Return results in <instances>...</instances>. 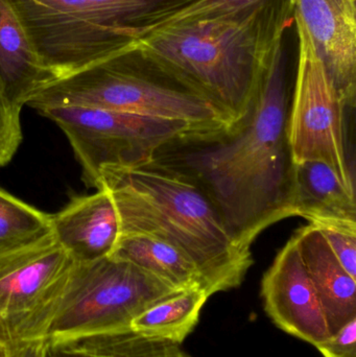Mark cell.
Here are the masks:
<instances>
[{"label": "cell", "instance_id": "obj_1", "mask_svg": "<svg viewBox=\"0 0 356 357\" xmlns=\"http://www.w3.org/2000/svg\"><path fill=\"white\" fill-rule=\"evenodd\" d=\"M288 113L282 40L272 52L242 129L183 158L215 202L236 243L246 251H251L257 237L272 225L294 216Z\"/></svg>", "mask_w": 356, "mask_h": 357}, {"label": "cell", "instance_id": "obj_2", "mask_svg": "<svg viewBox=\"0 0 356 357\" xmlns=\"http://www.w3.org/2000/svg\"><path fill=\"white\" fill-rule=\"evenodd\" d=\"M294 20L292 0L213 20L154 31L136 45L167 81L210 102L236 133L250 115L276 45Z\"/></svg>", "mask_w": 356, "mask_h": 357}, {"label": "cell", "instance_id": "obj_3", "mask_svg": "<svg viewBox=\"0 0 356 357\" xmlns=\"http://www.w3.org/2000/svg\"><path fill=\"white\" fill-rule=\"evenodd\" d=\"M110 191L123 235H148L179 248L196 264L209 296L236 289L252 266L202 185L154 160L106 167L98 187ZM119 236V237H121Z\"/></svg>", "mask_w": 356, "mask_h": 357}, {"label": "cell", "instance_id": "obj_4", "mask_svg": "<svg viewBox=\"0 0 356 357\" xmlns=\"http://www.w3.org/2000/svg\"><path fill=\"white\" fill-rule=\"evenodd\" d=\"M43 64L60 77L135 47L188 0H10Z\"/></svg>", "mask_w": 356, "mask_h": 357}, {"label": "cell", "instance_id": "obj_5", "mask_svg": "<svg viewBox=\"0 0 356 357\" xmlns=\"http://www.w3.org/2000/svg\"><path fill=\"white\" fill-rule=\"evenodd\" d=\"M27 106L37 111L89 107L179 121L204 134L211 144L236 133L231 119L215 105L176 84L161 82L136 46L56 79L36 93Z\"/></svg>", "mask_w": 356, "mask_h": 357}, {"label": "cell", "instance_id": "obj_6", "mask_svg": "<svg viewBox=\"0 0 356 357\" xmlns=\"http://www.w3.org/2000/svg\"><path fill=\"white\" fill-rule=\"evenodd\" d=\"M179 293L139 266L114 256L72 261L63 279L45 340L130 329L148 308Z\"/></svg>", "mask_w": 356, "mask_h": 357}, {"label": "cell", "instance_id": "obj_7", "mask_svg": "<svg viewBox=\"0 0 356 357\" xmlns=\"http://www.w3.org/2000/svg\"><path fill=\"white\" fill-rule=\"evenodd\" d=\"M68 139L89 188L98 187L106 167H133L156 158L163 146L211 144L190 125L89 107H52L39 111Z\"/></svg>", "mask_w": 356, "mask_h": 357}, {"label": "cell", "instance_id": "obj_8", "mask_svg": "<svg viewBox=\"0 0 356 357\" xmlns=\"http://www.w3.org/2000/svg\"><path fill=\"white\" fill-rule=\"evenodd\" d=\"M299 54L286 136L293 165L322 161L355 190L345 134V106L303 21L294 14Z\"/></svg>", "mask_w": 356, "mask_h": 357}, {"label": "cell", "instance_id": "obj_9", "mask_svg": "<svg viewBox=\"0 0 356 357\" xmlns=\"http://www.w3.org/2000/svg\"><path fill=\"white\" fill-rule=\"evenodd\" d=\"M72 260L52 238L0 255V344L45 340L63 279Z\"/></svg>", "mask_w": 356, "mask_h": 357}, {"label": "cell", "instance_id": "obj_10", "mask_svg": "<svg viewBox=\"0 0 356 357\" xmlns=\"http://www.w3.org/2000/svg\"><path fill=\"white\" fill-rule=\"evenodd\" d=\"M261 294L265 312L278 328L315 347L332 337L319 296L301 258L296 233L263 275Z\"/></svg>", "mask_w": 356, "mask_h": 357}, {"label": "cell", "instance_id": "obj_11", "mask_svg": "<svg viewBox=\"0 0 356 357\" xmlns=\"http://www.w3.org/2000/svg\"><path fill=\"white\" fill-rule=\"evenodd\" d=\"M52 222L54 239L75 262L112 255L121 236L118 212L105 187L93 195L72 197L52 214Z\"/></svg>", "mask_w": 356, "mask_h": 357}, {"label": "cell", "instance_id": "obj_12", "mask_svg": "<svg viewBox=\"0 0 356 357\" xmlns=\"http://www.w3.org/2000/svg\"><path fill=\"white\" fill-rule=\"evenodd\" d=\"M345 106L355 107L356 17L338 0H292Z\"/></svg>", "mask_w": 356, "mask_h": 357}, {"label": "cell", "instance_id": "obj_13", "mask_svg": "<svg viewBox=\"0 0 356 357\" xmlns=\"http://www.w3.org/2000/svg\"><path fill=\"white\" fill-rule=\"evenodd\" d=\"M299 250L319 296L330 335L356 319V279L341 266L320 231L313 225L296 231Z\"/></svg>", "mask_w": 356, "mask_h": 357}, {"label": "cell", "instance_id": "obj_14", "mask_svg": "<svg viewBox=\"0 0 356 357\" xmlns=\"http://www.w3.org/2000/svg\"><path fill=\"white\" fill-rule=\"evenodd\" d=\"M58 79L38 56L10 0H0V90L17 108Z\"/></svg>", "mask_w": 356, "mask_h": 357}, {"label": "cell", "instance_id": "obj_15", "mask_svg": "<svg viewBox=\"0 0 356 357\" xmlns=\"http://www.w3.org/2000/svg\"><path fill=\"white\" fill-rule=\"evenodd\" d=\"M291 206L294 216L305 218L311 225L356 222L355 190L322 161L293 165Z\"/></svg>", "mask_w": 356, "mask_h": 357}, {"label": "cell", "instance_id": "obj_16", "mask_svg": "<svg viewBox=\"0 0 356 357\" xmlns=\"http://www.w3.org/2000/svg\"><path fill=\"white\" fill-rule=\"evenodd\" d=\"M111 256L139 266L177 291L204 289L194 262L179 248L162 239L148 235H123Z\"/></svg>", "mask_w": 356, "mask_h": 357}, {"label": "cell", "instance_id": "obj_17", "mask_svg": "<svg viewBox=\"0 0 356 357\" xmlns=\"http://www.w3.org/2000/svg\"><path fill=\"white\" fill-rule=\"evenodd\" d=\"M45 357H192L182 348L133 329L47 342Z\"/></svg>", "mask_w": 356, "mask_h": 357}, {"label": "cell", "instance_id": "obj_18", "mask_svg": "<svg viewBox=\"0 0 356 357\" xmlns=\"http://www.w3.org/2000/svg\"><path fill=\"white\" fill-rule=\"evenodd\" d=\"M209 297L204 289L181 291L148 308L133 321L131 329L182 344L198 325L201 310Z\"/></svg>", "mask_w": 356, "mask_h": 357}, {"label": "cell", "instance_id": "obj_19", "mask_svg": "<svg viewBox=\"0 0 356 357\" xmlns=\"http://www.w3.org/2000/svg\"><path fill=\"white\" fill-rule=\"evenodd\" d=\"M52 238V214L0 188V255L29 249Z\"/></svg>", "mask_w": 356, "mask_h": 357}, {"label": "cell", "instance_id": "obj_20", "mask_svg": "<svg viewBox=\"0 0 356 357\" xmlns=\"http://www.w3.org/2000/svg\"><path fill=\"white\" fill-rule=\"evenodd\" d=\"M284 1L286 0H188L186 3L157 19L148 27L146 36L173 25L233 16Z\"/></svg>", "mask_w": 356, "mask_h": 357}, {"label": "cell", "instance_id": "obj_21", "mask_svg": "<svg viewBox=\"0 0 356 357\" xmlns=\"http://www.w3.org/2000/svg\"><path fill=\"white\" fill-rule=\"evenodd\" d=\"M321 233L344 270L356 279V222L313 225Z\"/></svg>", "mask_w": 356, "mask_h": 357}, {"label": "cell", "instance_id": "obj_22", "mask_svg": "<svg viewBox=\"0 0 356 357\" xmlns=\"http://www.w3.org/2000/svg\"><path fill=\"white\" fill-rule=\"evenodd\" d=\"M21 109L15 107L0 90V167L10 162L22 142Z\"/></svg>", "mask_w": 356, "mask_h": 357}, {"label": "cell", "instance_id": "obj_23", "mask_svg": "<svg viewBox=\"0 0 356 357\" xmlns=\"http://www.w3.org/2000/svg\"><path fill=\"white\" fill-rule=\"evenodd\" d=\"M316 348L324 357H356V319Z\"/></svg>", "mask_w": 356, "mask_h": 357}, {"label": "cell", "instance_id": "obj_24", "mask_svg": "<svg viewBox=\"0 0 356 357\" xmlns=\"http://www.w3.org/2000/svg\"><path fill=\"white\" fill-rule=\"evenodd\" d=\"M47 341L33 340L6 347V357H45Z\"/></svg>", "mask_w": 356, "mask_h": 357}, {"label": "cell", "instance_id": "obj_25", "mask_svg": "<svg viewBox=\"0 0 356 357\" xmlns=\"http://www.w3.org/2000/svg\"><path fill=\"white\" fill-rule=\"evenodd\" d=\"M345 12L351 16L356 17V0H338Z\"/></svg>", "mask_w": 356, "mask_h": 357}, {"label": "cell", "instance_id": "obj_26", "mask_svg": "<svg viewBox=\"0 0 356 357\" xmlns=\"http://www.w3.org/2000/svg\"><path fill=\"white\" fill-rule=\"evenodd\" d=\"M0 357H6V346L0 344Z\"/></svg>", "mask_w": 356, "mask_h": 357}]
</instances>
